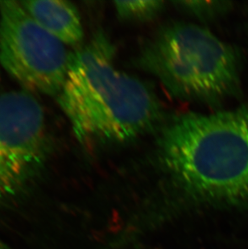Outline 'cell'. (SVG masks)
<instances>
[{
  "label": "cell",
  "mask_w": 248,
  "mask_h": 249,
  "mask_svg": "<svg viewBox=\"0 0 248 249\" xmlns=\"http://www.w3.org/2000/svg\"><path fill=\"white\" fill-rule=\"evenodd\" d=\"M71 53L19 1H0V65L30 93L58 95Z\"/></svg>",
  "instance_id": "277c9868"
},
{
  "label": "cell",
  "mask_w": 248,
  "mask_h": 249,
  "mask_svg": "<svg viewBox=\"0 0 248 249\" xmlns=\"http://www.w3.org/2000/svg\"><path fill=\"white\" fill-rule=\"evenodd\" d=\"M45 111L25 89L0 94V201L21 194L51 153Z\"/></svg>",
  "instance_id": "5b68a950"
},
{
  "label": "cell",
  "mask_w": 248,
  "mask_h": 249,
  "mask_svg": "<svg viewBox=\"0 0 248 249\" xmlns=\"http://www.w3.org/2000/svg\"><path fill=\"white\" fill-rule=\"evenodd\" d=\"M190 14L202 19H211L219 14L225 7L223 2L211 1H186L176 2Z\"/></svg>",
  "instance_id": "ba28073f"
},
{
  "label": "cell",
  "mask_w": 248,
  "mask_h": 249,
  "mask_svg": "<svg viewBox=\"0 0 248 249\" xmlns=\"http://www.w3.org/2000/svg\"><path fill=\"white\" fill-rule=\"evenodd\" d=\"M0 249H10L9 247H7V245H4L2 241H0Z\"/></svg>",
  "instance_id": "9c48e42d"
},
{
  "label": "cell",
  "mask_w": 248,
  "mask_h": 249,
  "mask_svg": "<svg viewBox=\"0 0 248 249\" xmlns=\"http://www.w3.org/2000/svg\"><path fill=\"white\" fill-rule=\"evenodd\" d=\"M159 161L196 199L248 207V106L172 120L157 141Z\"/></svg>",
  "instance_id": "6da1fadb"
},
{
  "label": "cell",
  "mask_w": 248,
  "mask_h": 249,
  "mask_svg": "<svg viewBox=\"0 0 248 249\" xmlns=\"http://www.w3.org/2000/svg\"><path fill=\"white\" fill-rule=\"evenodd\" d=\"M139 64L178 99L211 105L239 91L234 49L196 24L164 27L145 45Z\"/></svg>",
  "instance_id": "3957f363"
},
{
  "label": "cell",
  "mask_w": 248,
  "mask_h": 249,
  "mask_svg": "<svg viewBox=\"0 0 248 249\" xmlns=\"http://www.w3.org/2000/svg\"><path fill=\"white\" fill-rule=\"evenodd\" d=\"M38 24L68 46H77L84 39V31L77 7L63 0L19 1Z\"/></svg>",
  "instance_id": "8992f818"
},
{
  "label": "cell",
  "mask_w": 248,
  "mask_h": 249,
  "mask_svg": "<svg viewBox=\"0 0 248 249\" xmlns=\"http://www.w3.org/2000/svg\"><path fill=\"white\" fill-rule=\"evenodd\" d=\"M115 54L103 33L71 53L56 99L81 143L128 142L151 129L159 118L153 91L119 71Z\"/></svg>",
  "instance_id": "7a4b0ae2"
},
{
  "label": "cell",
  "mask_w": 248,
  "mask_h": 249,
  "mask_svg": "<svg viewBox=\"0 0 248 249\" xmlns=\"http://www.w3.org/2000/svg\"><path fill=\"white\" fill-rule=\"evenodd\" d=\"M114 4L119 17L131 21L152 19L164 7L163 1H116Z\"/></svg>",
  "instance_id": "52a82bcc"
}]
</instances>
